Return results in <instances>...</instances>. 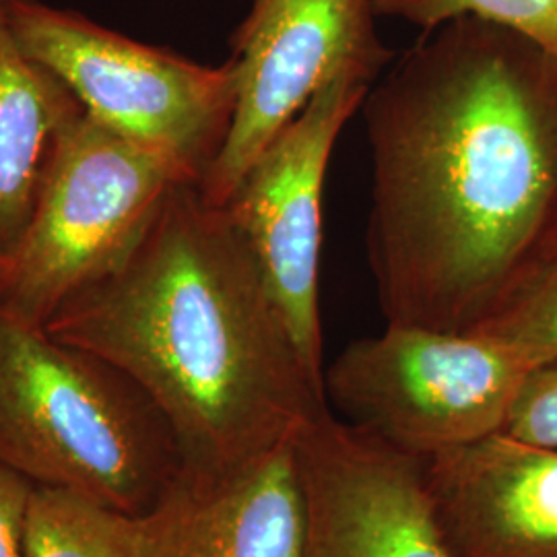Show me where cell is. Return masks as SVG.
Listing matches in <instances>:
<instances>
[{
	"label": "cell",
	"mask_w": 557,
	"mask_h": 557,
	"mask_svg": "<svg viewBox=\"0 0 557 557\" xmlns=\"http://www.w3.org/2000/svg\"><path fill=\"white\" fill-rule=\"evenodd\" d=\"M370 83L338 75L320 87L223 205L255 250L299 356L324 382L320 248L324 180L338 135L361 110Z\"/></svg>",
	"instance_id": "obj_8"
},
{
	"label": "cell",
	"mask_w": 557,
	"mask_h": 557,
	"mask_svg": "<svg viewBox=\"0 0 557 557\" xmlns=\"http://www.w3.org/2000/svg\"><path fill=\"white\" fill-rule=\"evenodd\" d=\"M296 458L306 504L301 557H457L423 458L331 409L299 432Z\"/></svg>",
	"instance_id": "obj_9"
},
{
	"label": "cell",
	"mask_w": 557,
	"mask_h": 557,
	"mask_svg": "<svg viewBox=\"0 0 557 557\" xmlns=\"http://www.w3.org/2000/svg\"><path fill=\"white\" fill-rule=\"evenodd\" d=\"M34 483L0 462V557H23L25 518Z\"/></svg>",
	"instance_id": "obj_17"
},
{
	"label": "cell",
	"mask_w": 557,
	"mask_h": 557,
	"mask_svg": "<svg viewBox=\"0 0 557 557\" xmlns=\"http://www.w3.org/2000/svg\"><path fill=\"white\" fill-rule=\"evenodd\" d=\"M531 366L478 333L386 322L338 354L324 391L351 425L430 460L502 432Z\"/></svg>",
	"instance_id": "obj_6"
},
{
	"label": "cell",
	"mask_w": 557,
	"mask_h": 557,
	"mask_svg": "<svg viewBox=\"0 0 557 557\" xmlns=\"http://www.w3.org/2000/svg\"><path fill=\"white\" fill-rule=\"evenodd\" d=\"M359 112L380 312L467 333L557 213V57L498 23L448 21Z\"/></svg>",
	"instance_id": "obj_1"
},
{
	"label": "cell",
	"mask_w": 557,
	"mask_h": 557,
	"mask_svg": "<svg viewBox=\"0 0 557 557\" xmlns=\"http://www.w3.org/2000/svg\"><path fill=\"white\" fill-rule=\"evenodd\" d=\"M296 438L225 469L182 465L137 517L139 557H301L306 504Z\"/></svg>",
	"instance_id": "obj_10"
},
{
	"label": "cell",
	"mask_w": 557,
	"mask_h": 557,
	"mask_svg": "<svg viewBox=\"0 0 557 557\" xmlns=\"http://www.w3.org/2000/svg\"><path fill=\"white\" fill-rule=\"evenodd\" d=\"M0 462L34 485L140 517L184 457L135 380L0 308Z\"/></svg>",
	"instance_id": "obj_3"
},
{
	"label": "cell",
	"mask_w": 557,
	"mask_h": 557,
	"mask_svg": "<svg viewBox=\"0 0 557 557\" xmlns=\"http://www.w3.org/2000/svg\"><path fill=\"white\" fill-rule=\"evenodd\" d=\"M467 333L504 343L529 363L557 356V213Z\"/></svg>",
	"instance_id": "obj_13"
},
{
	"label": "cell",
	"mask_w": 557,
	"mask_h": 557,
	"mask_svg": "<svg viewBox=\"0 0 557 557\" xmlns=\"http://www.w3.org/2000/svg\"><path fill=\"white\" fill-rule=\"evenodd\" d=\"M23 557H139V522L79 494L34 485Z\"/></svg>",
	"instance_id": "obj_14"
},
{
	"label": "cell",
	"mask_w": 557,
	"mask_h": 557,
	"mask_svg": "<svg viewBox=\"0 0 557 557\" xmlns=\"http://www.w3.org/2000/svg\"><path fill=\"white\" fill-rule=\"evenodd\" d=\"M374 0H252L230 38L238 103L220 158L200 180L225 205L269 143L338 75L374 85L393 60L376 27Z\"/></svg>",
	"instance_id": "obj_7"
},
{
	"label": "cell",
	"mask_w": 557,
	"mask_h": 557,
	"mask_svg": "<svg viewBox=\"0 0 557 557\" xmlns=\"http://www.w3.org/2000/svg\"><path fill=\"white\" fill-rule=\"evenodd\" d=\"M457 557H557V450L494 434L425 460Z\"/></svg>",
	"instance_id": "obj_11"
},
{
	"label": "cell",
	"mask_w": 557,
	"mask_h": 557,
	"mask_svg": "<svg viewBox=\"0 0 557 557\" xmlns=\"http://www.w3.org/2000/svg\"><path fill=\"white\" fill-rule=\"evenodd\" d=\"M44 329L135 380L186 467L246 462L329 411L255 250L193 182L176 184L133 250Z\"/></svg>",
	"instance_id": "obj_2"
},
{
	"label": "cell",
	"mask_w": 557,
	"mask_h": 557,
	"mask_svg": "<svg viewBox=\"0 0 557 557\" xmlns=\"http://www.w3.org/2000/svg\"><path fill=\"white\" fill-rule=\"evenodd\" d=\"M81 116L75 94L21 48L0 0V259L20 242L60 139Z\"/></svg>",
	"instance_id": "obj_12"
},
{
	"label": "cell",
	"mask_w": 557,
	"mask_h": 557,
	"mask_svg": "<svg viewBox=\"0 0 557 557\" xmlns=\"http://www.w3.org/2000/svg\"><path fill=\"white\" fill-rule=\"evenodd\" d=\"M9 17L21 48L75 94L87 116L170 161L188 182L207 176L234 124V60L200 64L44 0H9Z\"/></svg>",
	"instance_id": "obj_4"
},
{
	"label": "cell",
	"mask_w": 557,
	"mask_h": 557,
	"mask_svg": "<svg viewBox=\"0 0 557 557\" xmlns=\"http://www.w3.org/2000/svg\"><path fill=\"white\" fill-rule=\"evenodd\" d=\"M180 182L188 180L170 161L83 112L60 139L20 242L0 259V308L44 329L64 299L133 250Z\"/></svg>",
	"instance_id": "obj_5"
},
{
	"label": "cell",
	"mask_w": 557,
	"mask_h": 557,
	"mask_svg": "<svg viewBox=\"0 0 557 557\" xmlns=\"http://www.w3.org/2000/svg\"><path fill=\"white\" fill-rule=\"evenodd\" d=\"M502 434L529 446L557 450V356L527 370Z\"/></svg>",
	"instance_id": "obj_16"
},
{
	"label": "cell",
	"mask_w": 557,
	"mask_h": 557,
	"mask_svg": "<svg viewBox=\"0 0 557 557\" xmlns=\"http://www.w3.org/2000/svg\"><path fill=\"white\" fill-rule=\"evenodd\" d=\"M380 17L407 21L423 34L460 17L498 23L557 57V0H374Z\"/></svg>",
	"instance_id": "obj_15"
}]
</instances>
